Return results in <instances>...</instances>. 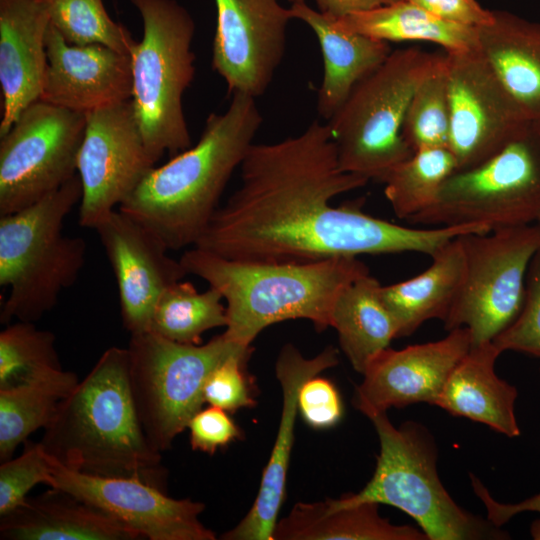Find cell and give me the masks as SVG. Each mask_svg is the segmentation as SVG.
Instances as JSON below:
<instances>
[{"instance_id":"obj_45","label":"cell","mask_w":540,"mask_h":540,"mask_svg":"<svg viewBox=\"0 0 540 540\" xmlns=\"http://www.w3.org/2000/svg\"><path fill=\"white\" fill-rule=\"evenodd\" d=\"M291 4L304 3L306 0H288Z\"/></svg>"},{"instance_id":"obj_10","label":"cell","mask_w":540,"mask_h":540,"mask_svg":"<svg viewBox=\"0 0 540 540\" xmlns=\"http://www.w3.org/2000/svg\"><path fill=\"white\" fill-rule=\"evenodd\" d=\"M540 216V125L480 164L452 173L435 201L407 221L489 230L536 223Z\"/></svg>"},{"instance_id":"obj_39","label":"cell","mask_w":540,"mask_h":540,"mask_svg":"<svg viewBox=\"0 0 540 540\" xmlns=\"http://www.w3.org/2000/svg\"><path fill=\"white\" fill-rule=\"evenodd\" d=\"M319 375L302 384L298 394V412L309 427L324 430L340 422L344 407L335 384Z\"/></svg>"},{"instance_id":"obj_11","label":"cell","mask_w":540,"mask_h":540,"mask_svg":"<svg viewBox=\"0 0 540 540\" xmlns=\"http://www.w3.org/2000/svg\"><path fill=\"white\" fill-rule=\"evenodd\" d=\"M465 253L460 290L443 321L451 331L467 328L471 346L492 342L518 317L530 262L540 249V224L459 236Z\"/></svg>"},{"instance_id":"obj_37","label":"cell","mask_w":540,"mask_h":540,"mask_svg":"<svg viewBox=\"0 0 540 540\" xmlns=\"http://www.w3.org/2000/svg\"><path fill=\"white\" fill-rule=\"evenodd\" d=\"M252 348L233 354L208 376L204 386V401L210 406L234 413L256 405L254 383L247 372Z\"/></svg>"},{"instance_id":"obj_5","label":"cell","mask_w":540,"mask_h":540,"mask_svg":"<svg viewBox=\"0 0 540 540\" xmlns=\"http://www.w3.org/2000/svg\"><path fill=\"white\" fill-rule=\"evenodd\" d=\"M78 175L41 200L0 215V286L8 292L0 321L36 322L74 285L86 261L82 237L64 233V221L80 202Z\"/></svg>"},{"instance_id":"obj_40","label":"cell","mask_w":540,"mask_h":540,"mask_svg":"<svg viewBox=\"0 0 540 540\" xmlns=\"http://www.w3.org/2000/svg\"><path fill=\"white\" fill-rule=\"evenodd\" d=\"M190 445L195 451L213 455L218 449L242 438V430L229 412L210 406L199 410L189 421Z\"/></svg>"},{"instance_id":"obj_13","label":"cell","mask_w":540,"mask_h":540,"mask_svg":"<svg viewBox=\"0 0 540 540\" xmlns=\"http://www.w3.org/2000/svg\"><path fill=\"white\" fill-rule=\"evenodd\" d=\"M450 132L457 170L487 160L532 122L503 86L479 49L446 52Z\"/></svg>"},{"instance_id":"obj_42","label":"cell","mask_w":540,"mask_h":540,"mask_svg":"<svg viewBox=\"0 0 540 540\" xmlns=\"http://www.w3.org/2000/svg\"><path fill=\"white\" fill-rule=\"evenodd\" d=\"M473 490L487 510V519L501 527L512 517L522 512H538L540 514V493L515 504H505L496 501L473 474H470Z\"/></svg>"},{"instance_id":"obj_36","label":"cell","mask_w":540,"mask_h":540,"mask_svg":"<svg viewBox=\"0 0 540 540\" xmlns=\"http://www.w3.org/2000/svg\"><path fill=\"white\" fill-rule=\"evenodd\" d=\"M24 443L25 449L20 456L1 462L0 516L24 503L34 486L49 485L51 479V463L40 443Z\"/></svg>"},{"instance_id":"obj_15","label":"cell","mask_w":540,"mask_h":540,"mask_svg":"<svg viewBox=\"0 0 540 540\" xmlns=\"http://www.w3.org/2000/svg\"><path fill=\"white\" fill-rule=\"evenodd\" d=\"M212 67L228 91L265 93L283 60L292 15L278 0H215Z\"/></svg>"},{"instance_id":"obj_41","label":"cell","mask_w":540,"mask_h":540,"mask_svg":"<svg viewBox=\"0 0 540 540\" xmlns=\"http://www.w3.org/2000/svg\"><path fill=\"white\" fill-rule=\"evenodd\" d=\"M428 13L448 22L481 27L493 21L492 10L483 8L476 0H406Z\"/></svg>"},{"instance_id":"obj_44","label":"cell","mask_w":540,"mask_h":540,"mask_svg":"<svg viewBox=\"0 0 540 540\" xmlns=\"http://www.w3.org/2000/svg\"><path fill=\"white\" fill-rule=\"evenodd\" d=\"M530 534L534 540H540V518L531 524Z\"/></svg>"},{"instance_id":"obj_25","label":"cell","mask_w":540,"mask_h":540,"mask_svg":"<svg viewBox=\"0 0 540 540\" xmlns=\"http://www.w3.org/2000/svg\"><path fill=\"white\" fill-rule=\"evenodd\" d=\"M477 27L478 49L531 121H540V24L502 10Z\"/></svg>"},{"instance_id":"obj_47","label":"cell","mask_w":540,"mask_h":540,"mask_svg":"<svg viewBox=\"0 0 540 540\" xmlns=\"http://www.w3.org/2000/svg\"><path fill=\"white\" fill-rule=\"evenodd\" d=\"M538 123H539V125H540V121H539Z\"/></svg>"},{"instance_id":"obj_2","label":"cell","mask_w":540,"mask_h":540,"mask_svg":"<svg viewBox=\"0 0 540 540\" xmlns=\"http://www.w3.org/2000/svg\"><path fill=\"white\" fill-rule=\"evenodd\" d=\"M262 122L254 97L232 94L223 113L207 117L197 144L155 166L118 209L154 233L169 251L193 247Z\"/></svg>"},{"instance_id":"obj_27","label":"cell","mask_w":540,"mask_h":540,"mask_svg":"<svg viewBox=\"0 0 540 540\" xmlns=\"http://www.w3.org/2000/svg\"><path fill=\"white\" fill-rule=\"evenodd\" d=\"M432 264L419 275L380 287V297L393 315L399 337L410 336L424 322L447 317L465 274V253L458 237L432 257Z\"/></svg>"},{"instance_id":"obj_8","label":"cell","mask_w":540,"mask_h":540,"mask_svg":"<svg viewBox=\"0 0 540 540\" xmlns=\"http://www.w3.org/2000/svg\"><path fill=\"white\" fill-rule=\"evenodd\" d=\"M440 54L410 47L392 51L358 82L327 120L345 172L383 182L413 155L402 128L411 97Z\"/></svg>"},{"instance_id":"obj_22","label":"cell","mask_w":540,"mask_h":540,"mask_svg":"<svg viewBox=\"0 0 540 540\" xmlns=\"http://www.w3.org/2000/svg\"><path fill=\"white\" fill-rule=\"evenodd\" d=\"M0 516L2 540H136L113 515L55 487Z\"/></svg>"},{"instance_id":"obj_24","label":"cell","mask_w":540,"mask_h":540,"mask_svg":"<svg viewBox=\"0 0 540 540\" xmlns=\"http://www.w3.org/2000/svg\"><path fill=\"white\" fill-rule=\"evenodd\" d=\"M500 354L493 342L471 346L449 375L435 406L517 437L521 433L514 411L518 391L495 372Z\"/></svg>"},{"instance_id":"obj_12","label":"cell","mask_w":540,"mask_h":540,"mask_svg":"<svg viewBox=\"0 0 540 540\" xmlns=\"http://www.w3.org/2000/svg\"><path fill=\"white\" fill-rule=\"evenodd\" d=\"M86 114L43 100L0 137V215L21 210L77 175Z\"/></svg>"},{"instance_id":"obj_34","label":"cell","mask_w":540,"mask_h":540,"mask_svg":"<svg viewBox=\"0 0 540 540\" xmlns=\"http://www.w3.org/2000/svg\"><path fill=\"white\" fill-rule=\"evenodd\" d=\"M62 369L52 332L18 321L0 333V389Z\"/></svg>"},{"instance_id":"obj_20","label":"cell","mask_w":540,"mask_h":540,"mask_svg":"<svg viewBox=\"0 0 540 540\" xmlns=\"http://www.w3.org/2000/svg\"><path fill=\"white\" fill-rule=\"evenodd\" d=\"M47 71L40 100L81 113L129 101V54L101 44L72 45L49 24Z\"/></svg>"},{"instance_id":"obj_17","label":"cell","mask_w":540,"mask_h":540,"mask_svg":"<svg viewBox=\"0 0 540 540\" xmlns=\"http://www.w3.org/2000/svg\"><path fill=\"white\" fill-rule=\"evenodd\" d=\"M470 348V333L463 327L437 341L400 350L388 347L368 363L353 404L366 417L392 407L435 405L449 375Z\"/></svg>"},{"instance_id":"obj_23","label":"cell","mask_w":540,"mask_h":540,"mask_svg":"<svg viewBox=\"0 0 540 540\" xmlns=\"http://www.w3.org/2000/svg\"><path fill=\"white\" fill-rule=\"evenodd\" d=\"M293 19L315 33L323 57V77L317 93V112L328 120L355 85L379 67L392 52L386 41L342 27L337 18L308 6L291 4Z\"/></svg>"},{"instance_id":"obj_16","label":"cell","mask_w":540,"mask_h":540,"mask_svg":"<svg viewBox=\"0 0 540 540\" xmlns=\"http://www.w3.org/2000/svg\"><path fill=\"white\" fill-rule=\"evenodd\" d=\"M50 487L65 490L113 515L149 540H215L200 521L202 502L174 499L134 477L98 476L70 470L49 455Z\"/></svg>"},{"instance_id":"obj_21","label":"cell","mask_w":540,"mask_h":540,"mask_svg":"<svg viewBox=\"0 0 540 540\" xmlns=\"http://www.w3.org/2000/svg\"><path fill=\"white\" fill-rule=\"evenodd\" d=\"M49 24L44 0H0V137L29 105L41 98Z\"/></svg>"},{"instance_id":"obj_6","label":"cell","mask_w":540,"mask_h":540,"mask_svg":"<svg viewBox=\"0 0 540 540\" xmlns=\"http://www.w3.org/2000/svg\"><path fill=\"white\" fill-rule=\"evenodd\" d=\"M367 418L380 443L373 476L358 493L335 499L337 504L374 502L396 507L417 522L428 540L510 538L500 527L453 500L439 478L438 449L425 426L407 421L397 428L387 412Z\"/></svg>"},{"instance_id":"obj_35","label":"cell","mask_w":540,"mask_h":540,"mask_svg":"<svg viewBox=\"0 0 540 540\" xmlns=\"http://www.w3.org/2000/svg\"><path fill=\"white\" fill-rule=\"evenodd\" d=\"M50 24L72 45L101 44L130 54L136 42L107 13L103 0H44Z\"/></svg>"},{"instance_id":"obj_32","label":"cell","mask_w":540,"mask_h":540,"mask_svg":"<svg viewBox=\"0 0 540 540\" xmlns=\"http://www.w3.org/2000/svg\"><path fill=\"white\" fill-rule=\"evenodd\" d=\"M448 147L417 150L384 178V194L395 215L408 220L429 207L444 181L456 171Z\"/></svg>"},{"instance_id":"obj_33","label":"cell","mask_w":540,"mask_h":540,"mask_svg":"<svg viewBox=\"0 0 540 540\" xmlns=\"http://www.w3.org/2000/svg\"><path fill=\"white\" fill-rule=\"evenodd\" d=\"M450 132L449 85L445 54L416 87L403 123L402 134L417 150L448 147Z\"/></svg>"},{"instance_id":"obj_18","label":"cell","mask_w":540,"mask_h":540,"mask_svg":"<svg viewBox=\"0 0 540 540\" xmlns=\"http://www.w3.org/2000/svg\"><path fill=\"white\" fill-rule=\"evenodd\" d=\"M93 230L115 276L124 328L130 334L148 331L157 300L187 275L184 267L154 233L119 209Z\"/></svg>"},{"instance_id":"obj_46","label":"cell","mask_w":540,"mask_h":540,"mask_svg":"<svg viewBox=\"0 0 540 540\" xmlns=\"http://www.w3.org/2000/svg\"><path fill=\"white\" fill-rule=\"evenodd\" d=\"M537 222H538V223L540 224V216H539V218H538V221H537Z\"/></svg>"},{"instance_id":"obj_1","label":"cell","mask_w":540,"mask_h":540,"mask_svg":"<svg viewBox=\"0 0 540 540\" xmlns=\"http://www.w3.org/2000/svg\"><path fill=\"white\" fill-rule=\"evenodd\" d=\"M241 184L212 215L193 247L242 262L306 263L363 254L418 252L476 232L472 225L416 229L370 216L359 205L330 201L369 179L340 169L327 123L296 136L252 144Z\"/></svg>"},{"instance_id":"obj_38","label":"cell","mask_w":540,"mask_h":540,"mask_svg":"<svg viewBox=\"0 0 540 540\" xmlns=\"http://www.w3.org/2000/svg\"><path fill=\"white\" fill-rule=\"evenodd\" d=\"M492 342L501 353L515 351L540 358V249L529 265L521 312Z\"/></svg>"},{"instance_id":"obj_3","label":"cell","mask_w":540,"mask_h":540,"mask_svg":"<svg viewBox=\"0 0 540 540\" xmlns=\"http://www.w3.org/2000/svg\"><path fill=\"white\" fill-rule=\"evenodd\" d=\"M62 466L134 477L165 489L167 471L142 428L129 384L127 348L110 347L58 405L39 441Z\"/></svg>"},{"instance_id":"obj_9","label":"cell","mask_w":540,"mask_h":540,"mask_svg":"<svg viewBox=\"0 0 540 540\" xmlns=\"http://www.w3.org/2000/svg\"><path fill=\"white\" fill-rule=\"evenodd\" d=\"M129 384L144 433L163 452L202 409L210 373L248 350L225 332L205 344L178 343L150 331L130 334Z\"/></svg>"},{"instance_id":"obj_14","label":"cell","mask_w":540,"mask_h":540,"mask_svg":"<svg viewBox=\"0 0 540 540\" xmlns=\"http://www.w3.org/2000/svg\"><path fill=\"white\" fill-rule=\"evenodd\" d=\"M130 100L86 113L77 157L79 224L94 229L155 167Z\"/></svg>"},{"instance_id":"obj_43","label":"cell","mask_w":540,"mask_h":540,"mask_svg":"<svg viewBox=\"0 0 540 540\" xmlns=\"http://www.w3.org/2000/svg\"><path fill=\"white\" fill-rule=\"evenodd\" d=\"M318 10L335 18L370 10L400 0H315Z\"/></svg>"},{"instance_id":"obj_30","label":"cell","mask_w":540,"mask_h":540,"mask_svg":"<svg viewBox=\"0 0 540 540\" xmlns=\"http://www.w3.org/2000/svg\"><path fill=\"white\" fill-rule=\"evenodd\" d=\"M75 373L53 370L29 382L0 389V460L13 457L17 447L52 420L59 403L78 384Z\"/></svg>"},{"instance_id":"obj_26","label":"cell","mask_w":540,"mask_h":540,"mask_svg":"<svg viewBox=\"0 0 540 540\" xmlns=\"http://www.w3.org/2000/svg\"><path fill=\"white\" fill-rule=\"evenodd\" d=\"M274 540H428L411 525H397L379 513V504H337L335 499L296 503L278 520Z\"/></svg>"},{"instance_id":"obj_19","label":"cell","mask_w":540,"mask_h":540,"mask_svg":"<svg viewBox=\"0 0 540 540\" xmlns=\"http://www.w3.org/2000/svg\"><path fill=\"white\" fill-rule=\"evenodd\" d=\"M338 364V351L326 347L312 358H306L292 344L283 346L276 360V378L282 389V410L275 443L263 470L255 501L245 517L223 540H274L280 509L286 498L287 474L294 429L298 415V394L309 378Z\"/></svg>"},{"instance_id":"obj_7","label":"cell","mask_w":540,"mask_h":540,"mask_svg":"<svg viewBox=\"0 0 540 540\" xmlns=\"http://www.w3.org/2000/svg\"><path fill=\"white\" fill-rule=\"evenodd\" d=\"M143 21V37L130 50V99L146 148L156 163L191 147L183 95L195 74V23L176 0H130Z\"/></svg>"},{"instance_id":"obj_4","label":"cell","mask_w":540,"mask_h":540,"mask_svg":"<svg viewBox=\"0 0 540 540\" xmlns=\"http://www.w3.org/2000/svg\"><path fill=\"white\" fill-rule=\"evenodd\" d=\"M180 262L217 289L226 302L225 333L251 346L258 334L275 323L306 319L319 331L331 327L339 293L369 273L357 257H335L306 263H257L226 259L197 247Z\"/></svg>"},{"instance_id":"obj_28","label":"cell","mask_w":540,"mask_h":540,"mask_svg":"<svg viewBox=\"0 0 540 540\" xmlns=\"http://www.w3.org/2000/svg\"><path fill=\"white\" fill-rule=\"evenodd\" d=\"M379 281L365 274L348 284L337 296L331 327L353 369L363 374L371 359L399 337L393 315L380 297Z\"/></svg>"},{"instance_id":"obj_29","label":"cell","mask_w":540,"mask_h":540,"mask_svg":"<svg viewBox=\"0 0 540 540\" xmlns=\"http://www.w3.org/2000/svg\"><path fill=\"white\" fill-rule=\"evenodd\" d=\"M337 21L347 30L386 42L426 41L442 46L446 52L478 49L476 27L442 20L406 0Z\"/></svg>"},{"instance_id":"obj_31","label":"cell","mask_w":540,"mask_h":540,"mask_svg":"<svg viewBox=\"0 0 540 540\" xmlns=\"http://www.w3.org/2000/svg\"><path fill=\"white\" fill-rule=\"evenodd\" d=\"M220 292H199L189 281H177L160 295L148 331L183 344H201L204 332L226 327V305Z\"/></svg>"}]
</instances>
